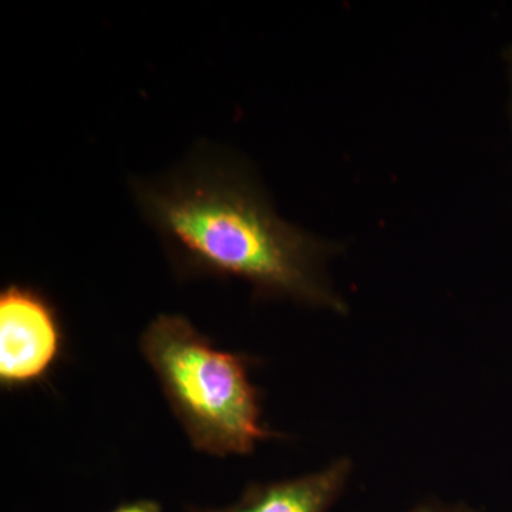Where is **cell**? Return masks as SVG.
I'll return each mask as SVG.
<instances>
[{"instance_id":"cell-7","label":"cell","mask_w":512,"mask_h":512,"mask_svg":"<svg viewBox=\"0 0 512 512\" xmlns=\"http://www.w3.org/2000/svg\"><path fill=\"white\" fill-rule=\"evenodd\" d=\"M507 63L508 69H510V77H511V116H512V45L510 49L507 50Z\"/></svg>"},{"instance_id":"cell-4","label":"cell","mask_w":512,"mask_h":512,"mask_svg":"<svg viewBox=\"0 0 512 512\" xmlns=\"http://www.w3.org/2000/svg\"><path fill=\"white\" fill-rule=\"evenodd\" d=\"M350 473L352 461L340 458L308 476L248 485L237 503L228 507H190L187 512H329L345 491Z\"/></svg>"},{"instance_id":"cell-5","label":"cell","mask_w":512,"mask_h":512,"mask_svg":"<svg viewBox=\"0 0 512 512\" xmlns=\"http://www.w3.org/2000/svg\"><path fill=\"white\" fill-rule=\"evenodd\" d=\"M111 512H163V507L156 500L141 498V500L121 504Z\"/></svg>"},{"instance_id":"cell-3","label":"cell","mask_w":512,"mask_h":512,"mask_svg":"<svg viewBox=\"0 0 512 512\" xmlns=\"http://www.w3.org/2000/svg\"><path fill=\"white\" fill-rule=\"evenodd\" d=\"M62 319L45 293L10 284L0 292V386L28 389L50 375L64 352Z\"/></svg>"},{"instance_id":"cell-1","label":"cell","mask_w":512,"mask_h":512,"mask_svg":"<svg viewBox=\"0 0 512 512\" xmlns=\"http://www.w3.org/2000/svg\"><path fill=\"white\" fill-rule=\"evenodd\" d=\"M133 194L180 278L239 279L258 298L348 311L325 272L336 248L282 220L231 154L198 151L165 177L134 181Z\"/></svg>"},{"instance_id":"cell-6","label":"cell","mask_w":512,"mask_h":512,"mask_svg":"<svg viewBox=\"0 0 512 512\" xmlns=\"http://www.w3.org/2000/svg\"><path fill=\"white\" fill-rule=\"evenodd\" d=\"M409 512H478L466 504L446 505L441 503H423L414 507Z\"/></svg>"},{"instance_id":"cell-2","label":"cell","mask_w":512,"mask_h":512,"mask_svg":"<svg viewBox=\"0 0 512 512\" xmlns=\"http://www.w3.org/2000/svg\"><path fill=\"white\" fill-rule=\"evenodd\" d=\"M140 348L195 450L248 456L261 441L281 437L262 421L261 394L249 379L251 357L215 348L181 315H158Z\"/></svg>"}]
</instances>
